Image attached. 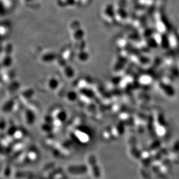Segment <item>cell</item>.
Masks as SVG:
<instances>
[{"label": "cell", "instance_id": "1", "mask_svg": "<svg viewBox=\"0 0 179 179\" xmlns=\"http://www.w3.org/2000/svg\"><path fill=\"white\" fill-rule=\"evenodd\" d=\"M14 0H0V3L5 9V10L9 11L12 9L14 6Z\"/></svg>", "mask_w": 179, "mask_h": 179}, {"label": "cell", "instance_id": "2", "mask_svg": "<svg viewBox=\"0 0 179 179\" xmlns=\"http://www.w3.org/2000/svg\"><path fill=\"white\" fill-rule=\"evenodd\" d=\"M41 0H22V3L26 7L30 8H35L39 7Z\"/></svg>", "mask_w": 179, "mask_h": 179}]
</instances>
